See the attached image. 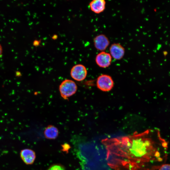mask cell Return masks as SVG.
<instances>
[{"mask_svg":"<svg viewBox=\"0 0 170 170\" xmlns=\"http://www.w3.org/2000/svg\"><path fill=\"white\" fill-rule=\"evenodd\" d=\"M101 142L107 164L114 170H156L167 159L168 143L158 129Z\"/></svg>","mask_w":170,"mask_h":170,"instance_id":"obj_1","label":"cell"},{"mask_svg":"<svg viewBox=\"0 0 170 170\" xmlns=\"http://www.w3.org/2000/svg\"><path fill=\"white\" fill-rule=\"evenodd\" d=\"M20 156L23 162L28 165L33 163L36 158L34 151L29 149L22 150L20 152Z\"/></svg>","mask_w":170,"mask_h":170,"instance_id":"obj_8","label":"cell"},{"mask_svg":"<svg viewBox=\"0 0 170 170\" xmlns=\"http://www.w3.org/2000/svg\"><path fill=\"white\" fill-rule=\"evenodd\" d=\"M106 2L105 0H93L89 3L90 10L96 14H99L105 10Z\"/></svg>","mask_w":170,"mask_h":170,"instance_id":"obj_9","label":"cell"},{"mask_svg":"<svg viewBox=\"0 0 170 170\" xmlns=\"http://www.w3.org/2000/svg\"><path fill=\"white\" fill-rule=\"evenodd\" d=\"M2 48L1 45L0 44V57L2 55Z\"/></svg>","mask_w":170,"mask_h":170,"instance_id":"obj_13","label":"cell"},{"mask_svg":"<svg viewBox=\"0 0 170 170\" xmlns=\"http://www.w3.org/2000/svg\"><path fill=\"white\" fill-rule=\"evenodd\" d=\"M97 88L100 90L105 92L110 91L114 86V82L111 77L106 74L99 76L96 81Z\"/></svg>","mask_w":170,"mask_h":170,"instance_id":"obj_3","label":"cell"},{"mask_svg":"<svg viewBox=\"0 0 170 170\" xmlns=\"http://www.w3.org/2000/svg\"><path fill=\"white\" fill-rule=\"evenodd\" d=\"M158 169L159 170H170V164L165 163L162 165Z\"/></svg>","mask_w":170,"mask_h":170,"instance_id":"obj_12","label":"cell"},{"mask_svg":"<svg viewBox=\"0 0 170 170\" xmlns=\"http://www.w3.org/2000/svg\"><path fill=\"white\" fill-rule=\"evenodd\" d=\"M109 53L114 59L119 60L124 57L125 54L124 48L120 43H114L109 47Z\"/></svg>","mask_w":170,"mask_h":170,"instance_id":"obj_7","label":"cell"},{"mask_svg":"<svg viewBox=\"0 0 170 170\" xmlns=\"http://www.w3.org/2000/svg\"><path fill=\"white\" fill-rule=\"evenodd\" d=\"M112 57L109 53L105 51H101L96 56L95 61L97 65L100 67L105 68L111 65Z\"/></svg>","mask_w":170,"mask_h":170,"instance_id":"obj_5","label":"cell"},{"mask_svg":"<svg viewBox=\"0 0 170 170\" xmlns=\"http://www.w3.org/2000/svg\"><path fill=\"white\" fill-rule=\"evenodd\" d=\"M77 86L72 80L66 79L63 81L60 85L59 91L61 96L65 99H67L75 94L77 90Z\"/></svg>","mask_w":170,"mask_h":170,"instance_id":"obj_2","label":"cell"},{"mask_svg":"<svg viewBox=\"0 0 170 170\" xmlns=\"http://www.w3.org/2000/svg\"><path fill=\"white\" fill-rule=\"evenodd\" d=\"M44 133L46 138L54 139L56 138L58 136L59 131L57 128L55 126L50 125L46 128Z\"/></svg>","mask_w":170,"mask_h":170,"instance_id":"obj_10","label":"cell"},{"mask_svg":"<svg viewBox=\"0 0 170 170\" xmlns=\"http://www.w3.org/2000/svg\"><path fill=\"white\" fill-rule=\"evenodd\" d=\"M48 170H65L64 167L59 165H55L51 167Z\"/></svg>","mask_w":170,"mask_h":170,"instance_id":"obj_11","label":"cell"},{"mask_svg":"<svg viewBox=\"0 0 170 170\" xmlns=\"http://www.w3.org/2000/svg\"><path fill=\"white\" fill-rule=\"evenodd\" d=\"M70 74L71 77L74 80L81 81L86 78L87 71L84 65L78 64L72 67L71 70Z\"/></svg>","mask_w":170,"mask_h":170,"instance_id":"obj_4","label":"cell"},{"mask_svg":"<svg viewBox=\"0 0 170 170\" xmlns=\"http://www.w3.org/2000/svg\"><path fill=\"white\" fill-rule=\"evenodd\" d=\"M93 42L95 48L100 52L105 51L110 44L109 38L104 34L96 36L94 38Z\"/></svg>","mask_w":170,"mask_h":170,"instance_id":"obj_6","label":"cell"}]
</instances>
